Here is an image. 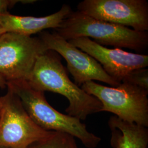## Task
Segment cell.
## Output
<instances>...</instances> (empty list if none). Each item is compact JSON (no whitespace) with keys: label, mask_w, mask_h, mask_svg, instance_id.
Listing matches in <instances>:
<instances>
[{"label":"cell","mask_w":148,"mask_h":148,"mask_svg":"<svg viewBox=\"0 0 148 148\" xmlns=\"http://www.w3.org/2000/svg\"><path fill=\"white\" fill-rule=\"evenodd\" d=\"M25 80L36 90L57 93L66 97L69 105L65 112L81 121L101 112L100 101L70 79L60 57L53 51H47L37 58Z\"/></svg>","instance_id":"cell-1"},{"label":"cell","mask_w":148,"mask_h":148,"mask_svg":"<svg viewBox=\"0 0 148 148\" xmlns=\"http://www.w3.org/2000/svg\"><path fill=\"white\" fill-rule=\"evenodd\" d=\"M7 87L17 95L32 120L47 131L65 133L77 138L87 148H95L101 138L90 132L77 118L56 110L46 99L45 92L32 88L26 80L7 82Z\"/></svg>","instance_id":"cell-2"},{"label":"cell","mask_w":148,"mask_h":148,"mask_svg":"<svg viewBox=\"0 0 148 148\" xmlns=\"http://www.w3.org/2000/svg\"><path fill=\"white\" fill-rule=\"evenodd\" d=\"M61 37L69 41L79 37L93 38L101 46H111L141 51L148 46L147 32H138L111 23L101 21L79 11H72L56 29Z\"/></svg>","instance_id":"cell-3"},{"label":"cell","mask_w":148,"mask_h":148,"mask_svg":"<svg viewBox=\"0 0 148 148\" xmlns=\"http://www.w3.org/2000/svg\"><path fill=\"white\" fill-rule=\"evenodd\" d=\"M81 88L100 101L101 112H111L124 121L148 127L147 90L123 82L108 87L93 81L84 84Z\"/></svg>","instance_id":"cell-4"},{"label":"cell","mask_w":148,"mask_h":148,"mask_svg":"<svg viewBox=\"0 0 148 148\" xmlns=\"http://www.w3.org/2000/svg\"><path fill=\"white\" fill-rule=\"evenodd\" d=\"M47 51L39 37L7 32L0 37V75L6 82L26 79Z\"/></svg>","instance_id":"cell-5"},{"label":"cell","mask_w":148,"mask_h":148,"mask_svg":"<svg viewBox=\"0 0 148 148\" xmlns=\"http://www.w3.org/2000/svg\"><path fill=\"white\" fill-rule=\"evenodd\" d=\"M2 103L0 121V146L27 148L47 136L50 131L39 127L29 115L19 97L8 89L1 97Z\"/></svg>","instance_id":"cell-6"},{"label":"cell","mask_w":148,"mask_h":148,"mask_svg":"<svg viewBox=\"0 0 148 148\" xmlns=\"http://www.w3.org/2000/svg\"><path fill=\"white\" fill-rule=\"evenodd\" d=\"M77 11L95 19L130 27L138 32L148 30L147 0H84Z\"/></svg>","instance_id":"cell-7"},{"label":"cell","mask_w":148,"mask_h":148,"mask_svg":"<svg viewBox=\"0 0 148 148\" xmlns=\"http://www.w3.org/2000/svg\"><path fill=\"white\" fill-rule=\"evenodd\" d=\"M39 38L47 51H53L65 59L68 69L78 86L94 80L104 82L112 87L119 85L106 73L95 59L74 46L57 32H44L40 34Z\"/></svg>","instance_id":"cell-8"},{"label":"cell","mask_w":148,"mask_h":148,"mask_svg":"<svg viewBox=\"0 0 148 148\" xmlns=\"http://www.w3.org/2000/svg\"><path fill=\"white\" fill-rule=\"evenodd\" d=\"M68 41L95 59L106 73L119 84L130 72L148 66V55L128 52L117 48H108L87 37Z\"/></svg>","instance_id":"cell-9"},{"label":"cell","mask_w":148,"mask_h":148,"mask_svg":"<svg viewBox=\"0 0 148 148\" xmlns=\"http://www.w3.org/2000/svg\"><path fill=\"white\" fill-rule=\"evenodd\" d=\"M72 11L69 5H63L59 11L43 17L16 16L9 13L0 14V23L5 32L32 36L47 29L59 28Z\"/></svg>","instance_id":"cell-10"},{"label":"cell","mask_w":148,"mask_h":148,"mask_svg":"<svg viewBox=\"0 0 148 148\" xmlns=\"http://www.w3.org/2000/svg\"><path fill=\"white\" fill-rule=\"evenodd\" d=\"M108 125L111 132L110 144L113 148H147V127L124 121L116 116L110 117Z\"/></svg>","instance_id":"cell-11"},{"label":"cell","mask_w":148,"mask_h":148,"mask_svg":"<svg viewBox=\"0 0 148 148\" xmlns=\"http://www.w3.org/2000/svg\"><path fill=\"white\" fill-rule=\"evenodd\" d=\"M27 148H78L75 138L65 133L50 131L47 136Z\"/></svg>","instance_id":"cell-12"},{"label":"cell","mask_w":148,"mask_h":148,"mask_svg":"<svg viewBox=\"0 0 148 148\" xmlns=\"http://www.w3.org/2000/svg\"><path fill=\"white\" fill-rule=\"evenodd\" d=\"M121 82L134 85L148 90V70L146 68L134 70L123 79Z\"/></svg>","instance_id":"cell-13"},{"label":"cell","mask_w":148,"mask_h":148,"mask_svg":"<svg viewBox=\"0 0 148 148\" xmlns=\"http://www.w3.org/2000/svg\"><path fill=\"white\" fill-rule=\"evenodd\" d=\"M35 0H0V14L9 13L8 10L18 3H32L35 2Z\"/></svg>","instance_id":"cell-14"},{"label":"cell","mask_w":148,"mask_h":148,"mask_svg":"<svg viewBox=\"0 0 148 148\" xmlns=\"http://www.w3.org/2000/svg\"><path fill=\"white\" fill-rule=\"evenodd\" d=\"M7 87V82L1 75H0V88H5Z\"/></svg>","instance_id":"cell-15"},{"label":"cell","mask_w":148,"mask_h":148,"mask_svg":"<svg viewBox=\"0 0 148 148\" xmlns=\"http://www.w3.org/2000/svg\"><path fill=\"white\" fill-rule=\"evenodd\" d=\"M2 103L1 101V98L0 97V121H1V116H2Z\"/></svg>","instance_id":"cell-16"},{"label":"cell","mask_w":148,"mask_h":148,"mask_svg":"<svg viewBox=\"0 0 148 148\" xmlns=\"http://www.w3.org/2000/svg\"><path fill=\"white\" fill-rule=\"evenodd\" d=\"M5 33V32L4 30V29H3V27H2L1 23H0V37H1V36L4 34Z\"/></svg>","instance_id":"cell-17"},{"label":"cell","mask_w":148,"mask_h":148,"mask_svg":"<svg viewBox=\"0 0 148 148\" xmlns=\"http://www.w3.org/2000/svg\"><path fill=\"white\" fill-rule=\"evenodd\" d=\"M0 148H10L8 147H3V146H0Z\"/></svg>","instance_id":"cell-18"}]
</instances>
